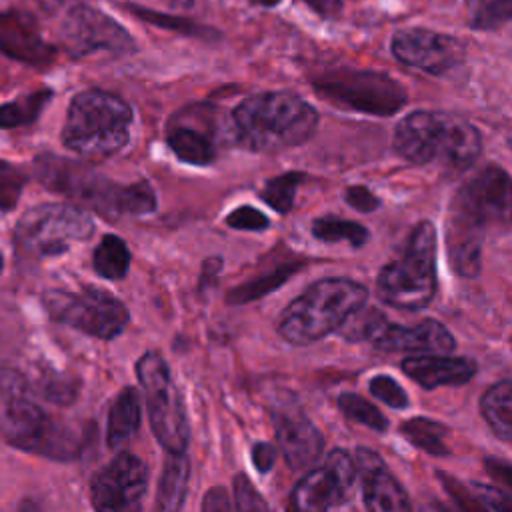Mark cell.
<instances>
[{"label":"cell","instance_id":"obj_1","mask_svg":"<svg viewBox=\"0 0 512 512\" xmlns=\"http://www.w3.org/2000/svg\"><path fill=\"white\" fill-rule=\"evenodd\" d=\"M318 126L316 110L294 92H262L232 112L236 142L252 152H278L306 142Z\"/></svg>","mask_w":512,"mask_h":512},{"label":"cell","instance_id":"obj_2","mask_svg":"<svg viewBox=\"0 0 512 512\" xmlns=\"http://www.w3.org/2000/svg\"><path fill=\"white\" fill-rule=\"evenodd\" d=\"M394 148L412 164L438 162L450 172H460L478 158L482 138L474 124L458 114L418 110L398 122Z\"/></svg>","mask_w":512,"mask_h":512},{"label":"cell","instance_id":"obj_3","mask_svg":"<svg viewBox=\"0 0 512 512\" xmlns=\"http://www.w3.org/2000/svg\"><path fill=\"white\" fill-rule=\"evenodd\" d=\"M130 122L132 110L120 96L88 88L78 92L68 106L62 142L82 158H108L126 146Z\"/></svg>","mask_w":512,"mask_h":512},{"label":"cell","instance_id":"obj_4","mask_svg":"<svg viewBox=\"0 0 512 512\" xmlns=\"http://www.w3.org/2000/svg\"><path fill=\"white\" fill-rule=\"evenodd\" d=\"M0 432L20 450L52 458H74L78 440L56 424L34 400L26 378L14 368L0 370Z\"/></svg>","mask_w":512,"mask_h":512},{"label":"cell","instance_id":"obj_5","mask_svg":"<svg viewBox=\"0 0 512 512\" xmlns=\"http://www.w3.org/2000/svg\"><path fill=\"white\" fill-rule=\"evenodd\" d=\"M368 290L350 278H324L292 300L278 320V334L296 346L312 344L336 332L366 304Z\"/></svg>","mask_w":512,"mask_h":512},{"label":"cell","instance_id":"obj_6","mask_svg":"<svg viewBox=\"0 0 512 512\" xmlns=\"http://www.w3.org/2000/svg\"><path fill=\"white\" fill-rule=\"evenodd\" d=\"M376 292L392 308L420 310L436 294V230L424 220L412 230L400 258L386 264L376 280Z\"/></svg>","mask_w":512,"mask_h":512},{"label":"cell","instance_id":"obj_7","mask_svg":"<svg viewBox=\"0 0 512 512\" xmlns=\"http://www.w3.org/2000/svg\"><path fill=\"white\" fill-rule=\"evenodd\" d=\"M136 376L144 390L150 428L168 454H184L190 440L188 416L166 360L150 350L136 362Z\"/></svg>","mask_w":512,"mask_h":512},{"label":"cell","instance_id":"obj_8","mask_svg":"<svg viewBox=\"0 0 512 512\" xmlns=\"http://www.w3.org/2000/svg\"><path fill=\"white\" fill-rule=\"evenodd\" d=\"M328 102L374 116H392L406 104V90L390 74L378 70L332 68L312 80Z\"/></svg>","mask_w":512,"mask_h":512},{"label":"cell","instance_id":"obj_9","mask_svg":"<svg viewBox=\"0 0 512 512\" xmlns=\"http://www.w3.org/2000/svg\"><path fill=\"white\" fill-rule=\"evenodd\" d=\"M94 222L88 212L72 204H38L26 210L14 228L18 248L34 258L66 252L74 242L92 236Z\"/></svg>","mask_w":512,"mask_h":512},{"label":"cell","instance_id":"obj_10","mask_svg":"<svg viewBox=\"0 0 512 512\" xmlns=\"http://www.w3.org/2000/svg\"><path fill=\"white\" fill-rule=\"evenodd\" d=\"M42 300L56 322L100 340L116 338L130 318L128 308L100 288L48 290Z\"/></svg>","mask_w":512,"mask_h":512},{"label":"cell","instance_id":"obj_11","mask_svg":"<svg viewBox=\"0 0 512 512\" xmlns=\"http://www.w3.org/2000/svg\"><path fill=\"white\" fill-rule=\"evenodd\" d=\"M510 214V176L500 166H486L456 194L448 230L482 236L490 224L506 222Z\"/></svg>","mask_w":512,"mask_h":512},{"label":"cell","instance_id":"obj_12","mask_svg":"<svg viewBox=\"0 0 512 512\" xmlns=\"http://www.w3.org/2000/svg\"><path fill=\"white\" fill-rule=\"evenodd\" d=\"M60 42L74 58H88L98 52L114 56L136 50L134 38L102 10L78 4L68 10L60 24Z\"/></svg>","mask_w":512,"mask_h":512},{"label":"cell","instance_id":"obj_13","mask_svg":"<svg viewBox=\"0 0 512 512\" xmlns=\"http://www.w3.org/2000/svg\"><path fill=\"white\" fill-rule=\"evenodd\" d=\"M148 468L134 454H120L100 468L90 482L96 512H142Z\"/></svg>","mask_w":512,"mask_h":512},{"label":"cell","instance_id":"obj_14","mask_svg":"<svg viewBox=\"0 0 512 512\" xmlns=\"http://www.w3.org/2000/svg\"><path fill=\"white\" fill-rule=\"evenodd\" d=\"M356 480V466L346 450H332L326 460L308 472L292 492L296 512H330L344 504Z\"/></svg>","mask_w":512,"mask_h":512},{"label":"cell","instance_id":"obj_15","mask_svg":"<svg viewBox=\"0 0 512 512\" xmlns=\"http://www.w3.org/2000/svg\"><path fill=\"white\" fill-rule=\"evenodd\" d=\"M392 54L402 64L440 78L454 76L466 60V50L460 40L426 28L396 32L392 38Z\"/></svg>","mask_w":512,"mask_h":512},{"label":"cell","instance_id":"obj_16","mask_svg":"<svg viewBox=\"0 0 512 512\" xmlns=\"http://www.w3.org/2000/svg\"><path fill=\"white\" fill-rule=\"evenodd\" d=\"M278 446L294 470H304L322 454V434L298 406H280L272 412Z\"/></svg>","mask_w":512,"mask_h":512},{"label":"cell","instance_id":"obj_17","mask_svg":"<svg viewBox=\"0 0 512 512\" xmlns=\"http://www.w3.org/2000/svg\"><path fill=\"white\" fill-rule=\"evenodd\" d=\"M356 464L368 512H412V502L406 490L374 450L358 448Z\"/></svg>","mask_w":512,"mask_h":512},{"label":"cell","instance_id":"obj_18","mask_svg":"<svg viewBox=\"0 0 512 512\" xmlns=\"http://www.w3.org/2000/svg\"><path fill=\"white\" fill-rule=\"evenodd\" d=\"M374 342V346L384 352L416 354H448L456 346L450 330L432 318H424L412 326L386 324Z\"/></svg>","mask_w":512,"mask_h":512},{"label":"cell","instance_id":"obj_19","mask_svg":"<svg viewBox=\"0 0 512 512\" xmlns=\"http://www.w3.org/2000/svg\"><path fill=\"white\" fill-rule=\"evenodd\" d=\"M0 48L6 56L32 66L50 64L56 54L36 22L20 12H0Z\"/></svg>","mask_w":512,"mask_h":512},{"label":"cell","instance_id":"obj_20","mask_svg":"<svg viewBox=\"0 0 512 512\" xmlns=\"http://www.w3.org/2000/svg\"><path fill=\"white\" fill-rule=\"evenodd\" d=\"M402 370L408 378L418 382L426 390L440 386H460L470 382L478 370L470 358H452L442 354L410 356L402 362Z\"/></svg>","mask_w":512,"mask_h":512},{"label":"cell","instance_id":"obj_21","mask_svg":"<svg viewBox=\"0 0 512 512\" xmlns=\"http://www.w3.org/2000/svg\"><path fill=\"white\" fill-rule=\"evenodd\" d=\"M142 420V402L136 388H124L112 402L108 410V426H106V442L110 448H120L126 444Z\"/></svg>","mask_w":512,"mask_h":512},{"label":"cell","instance_id":"obj_22","mask_svg":"<svg viewBox=\"0 0 512 512\" xmlns=\"http://www.w3.org/2000/svg\"><path fill=\"white\" fill-rule=\"evenodd\" d=\"M190 480V460L184 454H168L158 482L154 512H180Z\"/></svg>","mask_w":512,"mask_h":512},{"label":"cell","instance_id":"obj_23","mask_svg":"<svg viewBox=\"0 0 512 512\" xmlns=\"http://www.w3.org/2000/svg\"><path fill=\"white\" fill-rule=\"evenodd\" d=\"M480 412L492 432L502 440H512V380L504 378L490 386L482 400H480Z\"/></svg>","mask_w":512,"mask_h":512},{"label":"cell","instance_id":"obj_24","mask_svg":"<svg viewBox=\"0 0 512 512\" xmlns=\"http://www.w3.org/2000/svg\"><path fill=\"white\" fill-rule=\"evenodd\" d=\"M166 142L182 162L194 166H206L216 158V144L212 138L186 124L170 126Z\"/></svg>","mask_w":512,"mask_h":512},{"label":"cell","instance_id":"obj_25","mask_svg":"<svg viewBox=\"0 0 512 512\" xmlns=\"http://www.w3.org/2000/svg\"><path fill=\"white\" fill-rule=\"evenodd\" d=\"M446 242H448V256H450V262H452V268L456 270V274L474 278L480 272L482 236L470 234V232L448 230Z\"/></svg>","mask_w":512,"mask_h":512},{"label":"cell","instance_id":"obj_26","mask_svg":"<svg viewBox=\"0 0 512 512\" xmlns=\"http://www.w3.org/2000/svg\"><path fill=\"white\" fill-rule=\"evenodd\" d=\"M94 270L106 280H122L128 274L130 252L122 238L106 234L92 256Z\"/></svg>","mask_w":512,"mask_h":512},{"label":"cell","instance_id":"obj_27","mask_svg":"<svg viewBox=\"0 0 512 512\" xmlns=\"http://www.w3.org/2000/svg\"><path fill=\"white\" fill-rule=\"evenodd\" d=\"M50 98L52 90L42 88L0 104V128H18L32 124L50 102Z\"/></svg>","mask_w":512,"mask_h":512},{"label":"cell","instance_id":"obj_28","mask_svg":"<svg viewBox=\"0 0 512 512\" xmlns=\"http://www.w3.org/2000/svg\"><path fill=\"white\" fill-rule=\"evenodd\" d=\"M402 434L420 450L428 452L430 456H448V446L444 444V436L448 430L434 420L428 418H410L402 424Z\"/></svg>","mask_w":512,"mask_h":512},{"label":"cell","instance_id":"obj_29","mask_svg":"<svg viewBox=\"0 0 512 512\" xmlns=\"http://www.w3.org/2000/svg\"><path fill=\"white\" fill-rule=\"evenodd\" d=\"M314 238L322 242H348L360 248L368 240V230L352 220H342L334 216H322L312 222Z\"/></svg>","mask_w":512,"mask_h":512},{"label":"cell","instance_id":"obj_30","mask_svg":"<svg viewBox=\"0 0 512 512\" xmlns=\"http://www.w3.org/2000/svg\"><path fill=\"white\" fill-rule=\"evenodd\" d=\"M132 14H136L140 20L152 24V26H158V28H166V30H174L178 34H186V36H194V38H204V40H210V38H218V32L212 30V28H206L194 20H188L184 16H172V14H162V12H156V10H150V8H142V6H134L130 4L128 6Z\"/></svg>","mask_w":512,"mask_h":512},{"label":"cell","instance_id":"obj_31","mask_svg":"<svg viewBox=\"0 0 512 512\" xmlns=\"http://www.w3.org/2000/svg\"><path fill=\"white\" fill-rule=\"evenodd\" d=\"M388 324L384 312H380L378 308H364L360 306L354 314H350L344 324L338 328V332L342 334L344 340L350 342H364V340H374L380 330Z\"/></svg>","mask_w":512,"mask_h":512},{"label":"cell","instance_id":"obj_32","mask_svg":"<svg viewBox=\"0 0 512 512\" xmlns=\"http://www.w3.org/2000/svg\"><path fill=\"white\" fill-rule=\"evenodd\" d=\"M304 180V174L300 172H286L280 174L276 178H270L264 186V190L260 192L262 200L272 206L276 212L286 214L290 212L292 204H294V196H296V188L298 184Z\"/></svg>","mask_w":512,"mask_h":512},{"label":"cell","instance_id":"obj_33","mask_svg":"<svg viewBox=\"0 0 512 512\" xmlns=\"http://www.w3.org/2000/svg\"><path fill=\"white\" fill-rule=\"evenodd\" d=\"M338 406L344 412L346 418L360 422L376 432H384L388 428V420L386 416L374 406L370 404L366 398L354 394V392H344L338 396Z\"/></svg>","mask_w":512,"mask_h":512},{"label":"cell","instance_id":"obj_34","mask_svg":"<svg viewBox=\"0 0 512 512\" xmlns=\"http://www.w3.org/2000/svg\"><path fill=\"white\" fill-rule=\"evenodd\" d=\"M512 16V0H474L470 26L476 30H498Z\"/></svg>","mask_w":512,"mask_h":512},{"label":"cell","instance_id":"obj_35","mask_svg":"<svg viewBox=\"0 0 512 512\" xmlns=\"http://www.w3.org/2000/svg\"><path fill=\"white\" fill-rule=\"evenodd\" d=\"M154 208H156V194H154L152 186L146 180H138L134 184L122 186L120 216L122 214H130V216L148 214Z\"/></svg>","mask_w":512,"mask_h":512},{"label":"cell","instance_id":"obj_36","mask_svg":"<svg viewBox=\"0 0 512 512\" xmlns=\"http://www.w3.org/2000/svg\"><path fill=\"white\" fill-rule=\"evenodd\" d=\"M234 504L236 512H268L266 500L260 496L246 474L234 476Z\"/></svg>","mask_w":512,"mask_h":512},{"label":"cell","instance_id":"obj_37","mask_svg":"<svg viewBox=\"0 0 512 512\" xmlns=\"http://www.w3.org/2000/svg\"><path fill=\"white\" fill-rule=\"evenodd\" d=\"M368 388H370V394H372V396H376L380 402L388 404L390 408H398V410H400V408H406V406H408V396H406V392L402 390V386H400L394 378H390V376H386V374L374 376V378L370 380Z\"/></svg>","mask_w":512,"mask_h":512},{"label":"cell","instance_id":"obj_38","mask_svg":"<svg viewBox=\"0 0 512 512\" xmlns=\"http://www.w3.org/2000/svg\"><path fill=\"white\" fill-rule=\"evenodd\" d=\"M296 268H280L276 270L274 274L266 276V278H260L256 282H250L238 290H234L230 294V302H246V300H252V298H260L262 294H266L268 290L276 288L278 284H282L286 280V276H290Z\"/></svg>","mask_w":512,"mask_h":512},{"label":"cell","instance_id":"obj_39","mask_svg":"<svg viewBox=\"0 0 512 512\" xmlns=\"http://www.w3.org/2000/svg\"><path fill=\"white\" fill-rule=\"evenodd\" d=\"M472 502L482 512H512L510 496L504 490H500V488L474 484V488H472Z\"/></svg>","mask_w":512,"mask_h":512},{"label":"cell","instance_id":"obj_40","mask_svg":"<svg viewBox=\"0 0 512 512\" xmlns=\"http://www.w3.org/2000/svg\"><path fill=\"white\" fill-rule=\"evenodd\" d=\"M226 224L236 230H266L270 226V220L252 206H238L226 216Z\"/></svg>","mask_w":512,"mask_h":512},{"label":"cell","instance_id":"obj_41","mask_svg":"<svg viewBox=\"0 0 512 512\" xmlns=\"http://www.w3.org/2000/svg\"><path fill=\"white\" fill-rule=\"evenodd\" d=\"M20 188H22L20 174L12 166L0 162V206L12 208L18 200Z\"/></svg>","mask_w":512,"mask_h":512},{"label":"cell","instance_id":"obj_42","mask_svg":"<svg viewBox=\"0 0 512 512\" xmlns=\"http://www.w3.org/2000/svg\"><path fill=\"white\" fill-rule=\"evenodd\" d=\"M344 200L358 212H374L380 206V200L366 186H348Z\"/></svg>","mask_w":512,"mask_h":512},{"label":"cell","instance_id":"obj_43","mask_svg":"<svg viewBox=\"0 0 512 512\" xmlns=\"http://www.w3.org/2000/svg\"><path fill=\"white\" fill-rule=\"evenodd\" d=\"M202 512H234L230 496L224 488L214 486L204 494L202 500Z\"/></svg>","mask_w":512,"mask_h":512},{"label":"cell","instance_id":"obj_44","mask_svg":"<svg viewBox=\"0 0 512 512\" xmlns=\"http://www.w3.org/2000/svg\"><path fill=\"white\" fill-rule=\"evenodd\" d=\"M274 458H276V450L270 442H256L252 446V462L262 474H266L272 468Z\"/></svg>","mask_w":512,"mask_h":512},{"label":"cell","instance_id":"obj_45","mask_svg":"<svg viewBox=\"0 0 512 512\" xmlns=\"http://www.w3.org/2000/svg\"><path fill=\"white\" fill-rule=\"evenodd\" d=\"M310 10H314L320 16H336L342 8L340 0H302Z\"/></svg>","mask_w":512,"mask_h":512},{"label":"cell","instance_id":"obj_46","mask_svg":"<svg viewBox=\"0 0 512 512\" xmlns=\"http://www.w3.org/2000/svg\"><path fill=\"white\" fill-rule=\"evenodd\" d=\"M420 512H450L446 506H442L440 502H428L422 506Z\"/></svg>","mask_w":512,"mask_h":512},{"label":"cell","instance_id":"obj_47","mask_svg":"<svg viewBox=\"0 0 512 512\" xmlns=\"http://www.w3.org/2000/svg\"><path fill=\"white\" fill-rule=\"evenodd\" d=\"M250 4H254V6H276V4H280V0H248Z\"/></svg>","mask_w":512,"mask_h":512},{"label":"cell","instance_id":"obj_48","mask_svg":"<svg viewBox=\"0 0 512 512\" xmlns=\"http://www.w3.org/2000/svg\"><path fill=\"white\" fill-rule=\"evenodd\" d=\"M2 270H4V258H2V254H0V274H2Z\"/></svg>","mask_w":512,"mask_h":512}]
</instances>
